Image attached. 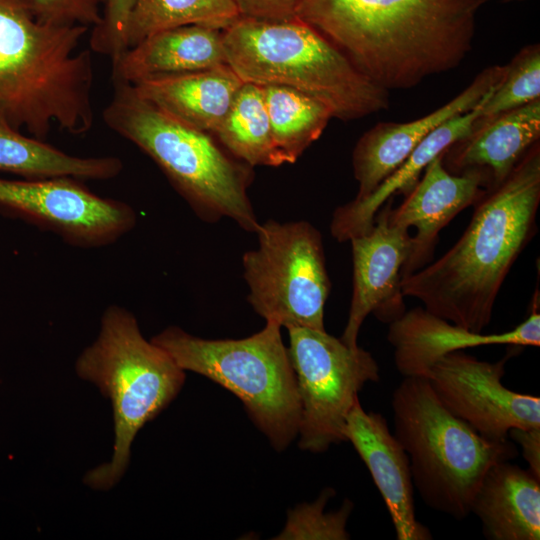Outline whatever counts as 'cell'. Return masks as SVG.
Listing matches in <instances>:
<instances>
[{
	"instance_id": "cell-23",
	"label": "cell",
	"mask_w": 540,
	"mask_h": 540,
	"mask_svg": "<svg viewBox=\"0 0 540 540\" xmlns=\"http://www.w3.org/2000/svg\"><path fill=\"white\" fill-rule=\"evenodd\" d=\"M123 169L114 156L78 157L22 134L0 115V171L26 179L71 177L108 180Z\"/></svg>"
},
{
	"instance_id": "cell-11",
	"label": "cell",
	"mask_w": 540,
	"mask_h": 540,
	"mask_svg": "<svg viewBox=\"0 0 540 540\" xmlns=\"http://www.w3.org/2000/svg\"><path fill=\"white\" fill-rule=\"evenodd\" d=\"M71 177L0 178V208L83 248L110 245L136 224L134 209L100 197Z\"/></svg>"
},
{
	"instance_id": "cell-21",
	"label": "cell",
	"mask_w": 540,
	"mask_h": 540,
	"mask_svg": "<svg viewBox=\"0 0 540 540\" xmlns=\"http://www.w3.org/2000/svg\"><path fill=\"white\" fill-rule=\"evenodd\" d=\"M244 81L228 65L139 81L136 92L162 111L197 130L214 133Z\"/></svg>"
},
{
	"instance_id": "cell-16",
	"label": "cell",
	"mask_w": 540,
	"mask_h": 540,
	"mask_svg": "<svg viewBox=\"0 0 540 540\" xmlns=\"http://www.w3.org/2000/svg\"><path fill=\"white\" fill-rule=\"evenodd\" d=\"M442 155L425 168L422 178L398 207L392 208L389 199V222L407 230L416 228L411 253L402 268V279L432 259L439 232L486 193L477 172L453 174L443 165Z\"/></svg>"
},
{
	"instance_id": "cell-12",
	"label": "cell",
	"mask_w": 540,
	"mask_h": 540,
	"mask_svg": "<svg viewBox=\"0 0 540 540\" xmlns=\"http://www.w3.org/2000/svg\"><path fill=\"white\" fill-rule=\"evenodd\" d=\"M508 358L488 362L455 351L435 362L426 378L453 415L481 436L505 441L513 428L540 427V398L502 383Z\"/></svg>"
},
{
	"instance_id": "cell-14",
	"label": "cell",
	"mask_w": 540,
	"mask_h": 540,
	"mask_svg": "<svg viewBox=\"0 0 540 540\" xmlns=\"http://www.w3.org/2000/svg\"><path fill=\"white\" fill-rule=\"evenodd\" d=\"M387 339L394 348L397 370L404 377L426 378L432 365L445 355L488 345H540L538 289L532 310L519 325L502 333L483 334L468 330L441 318L424 307L406 310L389 323Z\"/></svg>"
},
{
	"instance_id": "cell-30",
	"label": "cell",
	"mask_w": 540,
	"mask_h": 540,
	"mask_svg": "<svg viewBox=\"0 0 540 540\" xmlns=\"http://www.w3.org/2000/svg\"><path fill=\"white\" fill-rule=\"evenodd\" d=\"M105 0H31L39 20L59 25L95 27L102 18Z\"/></svg>"
},
{
	"instance_id": "cell-18",
	"label": "cell",
	"mask_w": 540,
	"mask_h": 540,
	"mask_svg": "<svg viewBox=\"0 0 540 540\" xmlns=\"http://www.w3.org/2000/svg\"><path fill=\"white\" fill-rule=\"evenodd\" d=\"M540 137V99L505 112L442 155L453 174L477 172L490 191L503 183Z\"/></svg>"
},
{
	"instance_id": "cell-13",
	"label": "cell",
	"mask_w": 540,
	"mask_h": 540,
	"mask_svg": "<svg viewBox=\"0 0 540 540\" xmlns=\"http://www.w3.org/2000/svg\"><path fill=\"white\" fill-rule=\"evenodd\" d=\"M383 206L372 229L350 240L353 290L341 340L351 347L358 346L361 326L369 314L389 324L406 311L402 268L412 250V236L389 222V199Z\"/></svg>"
},
{
	"instance_id": "cell-25",
	"label": "cell",
	"mask_w": 540,
	"mask_h": 540,
	"mask_svg": "<svg viewBox=\"0 0 540 540\" xmlns=\"http://www.w3.org/2000/svg\"><path fill=\"white\" fill-rule=\"evenodd\" d=\"M261 87L274 141L292 164L321 136L332 115L323 104L293 88Z\"/></svg>"
},
{
	"instance_id": "cell-1",
	"label": "cell",
	"mask_w": 540,
	"mask_h": 540,
	"mask_svg": "<svg viewBox=\"0 0 540 540\" xmlns=\"http://www.w3.org/2000/svg\"><path fill=\"white\" fill-rule=\"evenodd\" d=\"M487 0H302L296 17L386 90L456 68Z\"/></svg>"
},
{
	"instance_id": "cell-6",
	"label": "cell",
	"mask_w": 540,
	"mask_h": 540,
	"mask_svg": "<svg viewBox=\"0 0 540 540\" xmlns=\"http://www.w3.org/2000/svg\"><path fill=\"white\" fill-rule=\"evenodd\" d=\"M76 372L112 404L114 446L111 460L88 472L84 482L108 490L124 475L139 430L178 395L185 371L161 347L142 335L135 316L110 305L96 340L76 360Z\"/></svg>"
},
{
	"instance_id": "cell-8",
	"label": "cell",
	"mask_w": 540,
	"mask_h": 540,
	"mask_svg": "<svg viewBox=\"0 0 540 540\" xmlns=\"http://www.w3.org/2000/svg\"><path fill=\"white\" fill-rule=\"evenodd\" d=\"M151 341L184 371L203 375L235 394L276 450L285 449L298 435L296 378L276 322L266 321L262 330L246 338L221 340L171 326Z\"/></svg>"
},
{
	"instance_id": "cell-9",
	"label": "cell",
	"mask_w": 540,
	"mask_h": 540,
	"mask_svg": "<svg viewBox=\"0 0 540 540\" xmlns=\"http://www.w3.org/2000/svg\"><path fill=\"white\" fill-rule=\"evenodd\" d=\"M256 234L258 247L242 258L254 311L281 327L325 330L331 283L321 233L307 221L270 219Z\"/></svg>"
},
{
	"instance_id": "cell-26",
	"label": "cell",
	"mask_w": 540,
	"mask_h": 540,
	"mask_svg": "<svg viewBox=\"0 0 540 540\" xmlns=\"http://www.w3.org/2000/svg\"><path fill=\"white\" fill-rule=\"evenodd\" d=\"M240 17L233 0H135L128 23L127 47L159 31L181 26L224 30Z\"/></svg>"
},
{
	"instance_id": "cell-15",
	"label": "cell",
	"mask_w": 540,
	"mask_h": 540,
	"mask_svg": "<svg viewBox=\"0 0 540 540\" xmlns=\"http://www.w3.org/2000/svg\"><path fill=\"white\" fill-rule=\"evenodd\" d=\"M506 69V65L486 68L458 96L426 116L406 123H378L365 132L352 153L358 182L354 201L368 197L436 127L476 107L503 79Z\"/></svg>"
},
{
	"instance_id": "cell-32",
	"label": "cell",
	"mask_w": 540,
	"mask_h": 540,
	"mask_svg": "<svg viewBox=\"0 0 540 540\" xmlns=\"http://www.w3.org/2000/svg\"><path fill=\"white\" fill-rule=\"evenodd\" d=\"M508 438L521 447L529 470L540 479V427L513 428Z\"/></svg>"
},
{
	"instance_id": "cell-28",
	"label": "cell",
	"mask_w": 540,
	"mask_h": 540,
	"mask_svg": "<svg viewBox=\"0 0 540 540\" xmlns=\"http://www.w3.org/2000/svg\"><path fill=\"white\" fill-rule=\"evenodd\" d=\"M333 495L334 491L327 488L315 502L290 511L283 531L275 539H349L346 523L353 504L346 501L338 511L326 513L325 505Z\"/></svg>"
},
{
	"instance_id": "cell-24",
	"label": "cell",
	"mask_w": 540,
	"mask_h": 540,
	"mask_svg": "<svg viewBox=\"0 0 540 540\" xmlns=\"http://www.w3.org/2000/svg\"><path fill=\"white\" fill-rule=\"evenodd\" d=\"M213 134L235 158L249 166L289 163L274 141L259 85L244 82Z\"/></svg>"
},
{
	"instance_id": "cell-29",
	"label": "cell",
	"mask_w": 540,
	"mask_h": 540,
	"mask_svg": "<svg viewBox=\"0 0 540 540\" xmlns=\"http://www.w3.org/2000/svg\"><path fill=\"white\" fill-rule=\"evenodd\" d=\"M135 0H105L102 18L92 28L91 51L116 61L127 49V29Z\"/></svg>"
},
{
	"instance_id": "cell-4",
	"label": "cell",
	"mask_w": 540,
	"mask_h": 540,
	"mask_svg": "<svg viewBox=\"0 0 540 540\" xmlns=\"http://www.w3.org/2000/svg\"><path fill=\"white\" fill-rule=\"evenodd\" d=\"M222 40L226 63L244 82L298 90L323 104L332 118L353 120L389 107L388 90L297 17H240L222 30Z\"/></svg>"
},
{
	"instance_id": "cell-17",
	"label": "cell",
	"mask_w": 540,
	"mask_h": 540,
	"mask_svg": "<svg viewBox=\"0 0 540 540\" xmlns=\"http://www.w3.org/2000/svg\"><path fill=\"white\" fill-rule=\"evenodd\" d=\"M343 433L345 441L351 442L368 468L388 509L397 539H432L428 528L416 518L409 457L391 433L385 417L366 412L358 400L346 419Z\"/></svg>"
},
{
	"instance_id": "cell-3",
	"label": "cell",
	"mask_w": 540,
	"mask_h": 540,
	"mask_svg": "<svg viewBox=\"0 0 540 540\" xmlns=\"http://www.w3.org/2000/svg\"><path fill=\"white\" fill-rule=\"evenodd\" d=\"M89 27L44 22L31 0H0V115L44 140L53 125L72 134L94 124Z\"/></svg>"
},
{
	"instance_id": "cell-20",
	"label": "cell",
	"mask_w": 540,
	"mask_h": 540,
	"mask_svg": "<svg viewBox=\"0 0 540 540\" xmlns=\"http://www.w3.org/2000/svg\"><path fill=\"white\" fill-rule=\"evenodd\" d=\"M226 63L222 30L187 25L154 33L112 62V80L135 84L163 75L210 69Z\"/></svg>"
},
{
	"instance_id": "cell-27",
	"label": "cell",
	"mask_w": 540,
	"mask_h": 540,
	"mask_svg": "<svg viewBox=\"0 0 540 540\" xmlns=\"http://www.w3.org/2000/svg\"><path fill=\"white\" fill-rule=\"evenodd\" d=\"M506 66L503 79L483 104L472 131L505 112L540 99L539 44L524 47Z\"/></svg>"
},
{
	"instance_id": "cell-22",
	"label": "cell",
	"mask_w": 540,
	"mask_h": 540,
	"mask_svg": "<svg viewBox=\"0 0 540 540\" xmlns=\"http://www.w3.org/2000/svg\"><path fill=\"white\" fill-rule=\"evenodd\" d=\"M492 540L540 539V479L509 461L491 467L471 505Z\"/></svg>"
},
{
	"instance_id": "cell-5",
	"label": "cell",
	"mask_w": 540,
	"mask_h": 540,
	"mask_svg": "<svg viewBox=\"0 0 540 540\" xmlns=\"http://www.w3.org/2000/svg\"><path fill=\"white\" fill-rule=\"evenodd\" d=\"M103 120L160 167L197 216L207 222L227 217L256 233L260 223L247 195L251 166L229 157L209 133L175 119L133 85L117 81Z\"/></svg>"
},
{
	"instance_id": "cell-2",
	"label": "cell",
	"mask_w": 540,
	"mask_h": 540,
	"mask_svg": "<svg viewBox=\"0 0 540 540\" xmlns=\"http://www.w3.org/2000/svg\"><path fill=\"white\" fill-rule=\"evenodd\" d=\"M540 149L535 143L498 187L474 204L459 240L438 260L402 279L404 297L476 333L489 325L498 293L537 232Z\"/></svg>"
},
{
	"instance_id": "cell-31",
	"label": "cell",
	"mask_w": 540,
	"mask_h": 540,
	"mask_svg": "<svg viewBox=\"0 0 540 540\" xmlns=\"http://www.w3.org/2000/svg\"><path fill=\"white\" fill-rule=\"evenodd\" d=\"M241 17L262 20L296 18L302 0H233Z\"/></svg>"
},
{
	"instance_id": "cell-19",
	"label": "cell",
	"mask_w": 540,
	"mask_h": 540,
	"mask_svg": "<svg viewBox=\"0 0 540 540\" xmlns=\"http://www.w3.org/2000/svg\"><path fill=\"white\" fill-rule=\"evenodd\" d=\"M498 84L493 86L472 110L446 120L431 131L368 197L337 207L330 224L333 238L339 242H347L368 233L374 225L377 212L388 199L400 193L406 195L436 157L471 133L483 104Z\"/></svg>"
},
{
	"instance_id": "cell-10",
	"label": "cell",
	"mask_w": 540,
	"mask_h": 540,
	"mask_svg": "<svg viewBox=\"0 0 540 540\" xmlns=\"http://www.w3.org/2000/svg\"><path fill=\"white\" fill-rule=\"evenodd\" d=\"M287 330L301 406L299 447L323 452L345 441L346 419L364 385L379 381V366L370 352L325 330Z\"/></svg>"
},
{
	"instance_id": "cell-7",
	"label": "cell",
	"mask_w": 540,
	"mask_h": 540,
	"mask_svg": "<svg viewBox=\"0 0 540 540\" xmlns=\"http://www.w3.org/2000/svg\"><path fill=\"white\" fill-rule=\"evenodd\" d=\"M394 435L414 487L430 508L463 520L488 470L518 454L511 440L478 434L440 402L427 378L404 377L392 393Z\"/></svg>"
}]
</instances>
